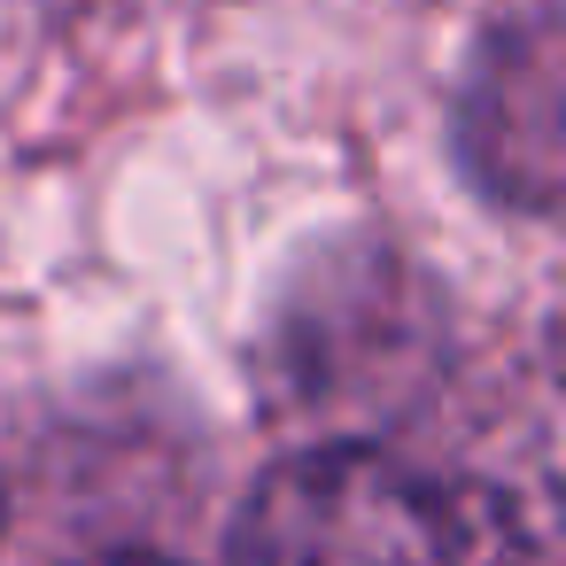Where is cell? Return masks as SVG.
<instances>
[{
  "label": "cell",
  "mask_w": 566,
  "mask_h": 566,
  "mask_svg": "<svg viewBox=\"0 0 566 566\" xmlns=\"http://www.w3.org/2000/svg\"><path fill=\"white\" fill-rule=\"evenodd\" d=\"M0 520H9V512H0Z\"/></svg>",
  "instance_id": "obj_5"
},
{
  "label": "cell",
  "mask_w": 566,
  "mask_h": 566,
  "mask_svg": "<svg viewBox=\"0 0 566 566\" xmlns=\"http://www.w3.org/2000/svg\"><path fill=\"white\" fill-rule=\"evenodd\" d=\"M489 543H496V535H489V520H473V543H465V566H496V558H489Z\"/></svg>",
  "instance_id": "obj_3"
},
{
  "label": "cell",
  "mask_w": 566,
  "mask_h": 566,
  "mask_svg": "<svg viewBox=\"0 0 566 566\" xmlns=\"http://www.w3.org/2000/svg\"><path fill=\"white\" fill-rule=\"evenodd\" d=\"M473 512H450L434 481L380 450H303L272 465L226 566H465Z\"/></svg>",
  "instance_id": "obj_1"
},
{
  "label": "cell",
  "mask_w": 566,
  "mask_h": 566,
  "mask_svg": "<svg viewBox=\"0 0 566 566\" xmlns=\"http://www.w3.org/2000/svg\"><path fill=\"white\" fill-rule=\"evenodd\" d=\"M558 24L520 17L489 40L465 86V164L512 210H551L558 195Z\"/></svg>",
  "instance_id": "obj_2"
},
{
  "label": "cell",
  "mask_w": 566,
  "mask_h": 566,
  "mask_svg": "<svg viewBox=\"0 0 566 566\" xmlns=\"http://www.w3.org/2000/svg\"><path fill=\"white\" fill-rule=\"evenodd\" d=\"M86 566H171V558H140V551H125V558H86Z\"/></svg>",
  "instance_id": "obj_4"
}]
</instances>
